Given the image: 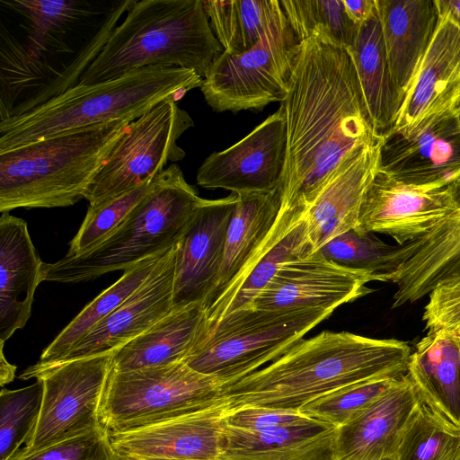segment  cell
I'll return each instance as SVG.
<instances>
[{
    "mask_svg": "<svg viewBox=\"0 0 460 460\" xmlns=\"http://www.w3.org/2000/svg\"><path fill=\"white\" fill-rule=\"evenodd\" d=\"M136 0H0V121L76 86Z\"/></svg>",
    "mask_w": 460,
    "mask_h": 460,
    "instance_id": "1",
    "label": "cell"
},
{
    "mask_svg": "<svg viewBox=\"0 0 460 460\" xmlns=\"http://www.w3.org/2000/svg\"><path fill=\"white\" fill-rule=\"evenodd\" d=\"M280 107L287 128L282 208H308L346 155L381 138L349 49L315 35L301 41Z\"/></svg>",
    "mask_w": 460,
    "mask_h": 460,
    "instance_id": "2",
    "label": "cell"
},
{
    "mask_svg": "<svg viewBox=\"0 0 460 460\" xmlns=\"http://www.w3.org/2000/svg\"><path fill=\"white\" fill-rule=\"evenodd\" d=\"M406 341L323 331L300 340L268 366L221 386L227 411L266 407L299 411L341 387L407 373Z\"/></svg>",
    "mask_w": 460,
    "mask_h": 460,
    "instance_id": "3",
    "label": "cell"
},
{
    "mask_svg": "<svg viewBox=\"0 0 460 460\" xmlns=\"http://www.w3.org/2000/svg\"><path fill=\"white\" fill-rule=\"evenodd\" d=\"M223 51L202 0H137L78 84L155 66L190 69L204 79Z\"/></svg>",
    "mask_w": 460,
    "mask_h": 460,
    "instance_id": "4",
    "label": "cell"
},
{
    "mask_svg": "<svg viewBox=\"0 0 460 460\" xmlns=\"http://www.w3.org/2000/svg\"><path fill=\"white\" fill-rule=\"evenodd\" d=\"M202 82L190 69L155 66L109 81L77 84L22 115L1 120L0 153L82 128L134 120L167 97L179 101Z\"/></svg>",
    "mask_w": 460,
    "mask_h": 460,
    "instance_id": "5",
    "label": "cell"
},
{
    "mask_svg": "<svg viewBox=\"0 0 460 460\" xmlns=\"http://www.w3.org/2000/svg\"><path fill=\"white\" fill-rule=\"evenodd\" d=\"M131 121L82 128L0 153V212L80 201Z\"/></svg>",
    "mask_w": 460,
    "mask_h": 460,
    "instance_id": "6",
    "label": "cell"
},
{
    "mask_svg": "<svg viewBox=\"0 0 460 460\" xmlns=\"http://www.w3.org/2000/svg\"><path fill=\"white\" fill-rule=\"evenodd\" d=\"M202 198L172 164L123 224L91 251L42 263V281L79 283L127 270L173 246Z\"/></svg>",
    "mask_w": 460,
    "mask_h": 460,
    "instance_id": "7",
    "label": "cell"
},
{
    "mask_svg": "<svg viewBox=\"0 0 460 460\" xmlns=\"http://www.w3.org/2000/svg\"><path fill=\"white\" fill-rule=\"evenodd\" d=\"M334 311L322 308L266 310L255 307L206 322L183 362L223 385L277 359Z\"/></svg>",
    "mask_w": 460,
    "mask_h": 460,
    "instance_id": "8",
    "label": "cell"
},
{
    "mask_svg": "<svg viewBox=\"0 0 460 460\" xmlns=\"http://www.w3.org/2000/svg\"><path fill=\"white\" fill-rule=\"evenodd\" d=\"M221 386L183 361L128 371L111 368L100 423L113 434L184 415L217 402Z\"/></svg>",
    "mask_w": 460,
    "mask_h": 460,
    "instance_id": "9",
    "label": "cell"
},
{
    "mask_svg": "<svg viewBox=\"0 0 460 460\" xmlns=\"http://www.w3.org/2000/svg\"><path fill=\"white\" fill-rule=\"evenodd\" d=\"M301 49L282 6L257 44L240 55L223 51L210 66L200 90L216 111L262 110L288 96Z\"/></svg>",
    "mask_w": 460,
    "mask_h": 460,
    "instance_id": "10",
    "label": "cell"
},
{
    "mask_svg": "<svg viewBox=\"0 0 460 460\" xmlns=\"http://www.w3.org/2000/svg\"><path fill=\"white\" fill-rule=\"evenodd\" d=\"M174 95L161 101L132 120L84 194L95 208L155 178L169 163L181 161L180 137L194 126L179 108Z\"/></svg>",
    "mask_w": 460,
    "mask_h": 460,
    "instance_id": "11",
    "label": "cell"
},
{
    "mask_svg": "<svg viewBox=\"0 0 460 460\" xmlns=\"http://www.w3.org/2000/svg\"><path fill=\"white\" fill-rule=\"evenodd\" d=\"M112 353L72 360L50 367L33 433L20 452H38L61 441L102 428L100 408L112 368Z\"/></svg>",
    "mask_w": 460,
    "mask_h": 460,
    "instance_id": "12",
    "label": "cell"
},
{
    "mask_svg": "<svg viewBox=\"0 0 460 460\" xmlns=\"http://www.w3.org/2000/svg\"><path fill=\"white\" fill-rule=\"evenodd\" d=\"M287 155V128L281 107L232 146L214 152L197 172V183L236 195L268 191L282 180Z\"/></svg>",
    "mask_w": 460,
    "mask_h": 460,
    "instance_id": "13",
    "label": "cell"
},
{
    "mask_svg": "<svg viewBox=\"0 0 460 460\" xmlns=\"http://www.w3.org/2000/svg\"><path fill=\"white\" fill-rule=\"evenodd\" d=\"M377 278L341 267L318 251L280 265L259 293L252 307L266 310L322 308L335 310L374 290L368 282Z\"/></svg>",
    "mask_w": 460,
    "mask_h": 460,
    "instance_id": "14",
    "label": "cell"
},
{
    "mask_svg": "<svg viewBox=\"0 0 460 460\" xmlns=\"http://www.w3.org/2000/svg\"><path fill=\"white\" fill-rule=\"evenodd\" d=\"M237 195L201 199L175 243L172 309L202 303L220 271Z\"/></svg>",
    "mask_w": 460,
    "mask_h": 460,
    "instance_id": "15",
    "label": "cell"
},
{
    "mask_svg": "<svg viewBox=\"0 0 460 460\" xmlns=\"http://www.w3.org/2000/svg\"><path fill=\"white\" fill-rule=\"evenodd\" d=\"M459 111L460 27L449 18L439 17L399 117L387 136H410Z\"/></svg>",
    "mask_w": 460,
    "mask_h": 460,
    "instance_id": "16",
    "label": "cell"
},
{
    "mask_svg": "<svg viewBox=\"0 0 460 460\" xmlns=\"http://www.w3.org/2000/svg\"><path fill=\"white\" fill-rule=\"evenodd\" d=\"M454 209L447 186L406 184L378 170L364 195L355 230L385 234L403 245L428 234Z\"/></svg>",
    "mask_w": 460,
    "mask_h": 460,
    "instance_id": "17",
    "label": "cell"
},
{
    "mask_svg": "<svg viewBox=\"0 0 460 460\" xmlns=\"http://www.w3.org/2000/svg\"><path fill=\"white\" fill-rule=\"evenodd\" d=\"M226 411L220 399L201 410L107 435L119 456L141 460H218Z\"/></svg>",
    "mask_w": 460,
    "mask_h": 460,
    "instance_id": "18",
    "label": "cell"
},
{
    "mask_svg": "<svg viewBox=\"0 0 460 460\" xmlns=\"http://www.w3.org/2000/svg\"><path fill=\"white\" fill-rule=\"evenodd\" d=\"M174 270L175 244L165 252L143 284L55 366L112 353L168 314L172 310Z\"/></svg>",
    "mask_w": 460,
    "mask_h": 460,
    "instance_id": "19",
    "label": "cell"
},
{
    "mask_svg": "<svg viewBox=\"0 0 460 460\" xmlns=\"http://www.w3.org/2000/svg\"><path fill=\"white\" fill-rule=\"evenodd\" d=\"M378 170L406 184L444 188L460 179V119L437 120L410 136L382 137Z\"/></svg>",
    "mask_w": 460,
    "mask_h": 460,
    "instance_id": "20",
    "label": "cell"
},
{
    "mask_svg": "<svg viewBox=\"0 0 460 460\" xmlns=\"http://www.w3.org/2000/svg\"><path fill=\"white\" fill-rule=\"evenodd\" d=\"M381 143L382 137L353 149L305 208L307 240L313 252L356 229L364 195L379 168Z\"/></svg>",
    "mask_w": 460,
    "mask_h": 460,
    "instance_id": "21",
    "label": "cell"
},
{
    "mask_svg": "<svg viewBox=\"0 0 460 460\" xmlns=\"http://www.w3.org/2000/svg\"><path fill=\"white\" fill-rule=\"evenodd\" d=\"M422 398L406 374L367 407L336 428L333 460L394 458L402 435Z\"/></svg>",
    "mask_w": 460,
    "mask_h": 460,
    "instance_id": "22",
    "label": "cell"
},
{
    "mask_svg": "<svg viewBox=\"0 0 460 460\" xmlns=\"http://www.w3.org/2000/svg\"><path fill=\"white\" fill-rule=\"evenodd\" d=\"M447 187L454 211L425 235L402 245V264L389 277L396 285L392 308L420 300L460 278V179Z\"/></svg>",
    "mask_w": 460,
    "mask_h": 460,
    "instance_id": "23",
    "label": "cell"
},
{
    "mask_svg": "<svg viewBox=\"0 0 460 460\" xmlns=\"http://www.w3.org/2000/svg\"><path fill=\"white\" fill-rule=\"evenodd\" d=\"M313 253L306 232L305 208H280L267 238L226 289L204 307L208 323L252 308L259 293L283 263Z\"/></svg>",
    "mask_w": 460,
    "mask_h": 460,
    "instance_id": "24",
    "label": "cell"
},
{
    "mask_svg": "<svg viewBox=\"0 0 460 460\" xmlns=\"http://www.w3.org/2000/svg\"><path fill=\"white\" fill-rule=\"evenodd\" d=\"M43 261L31 242L27 223L9 212L0 216V343L25 326Z\"/></svg>",
    "mask_w": 460,
    "mask_h": 460,
    "instance_id": "25",
    "label": "cell"
},
{
    "mask_svg": "<svg viewBox=\"0 0 460 460\" xmlns=\"http://www.w3.org/2000/svg\"><path fill=\"white\" fill-rule=\"evenodd\" d=\"M389 68L396 86L409 92L436 31L435 0H376Z\"/></svg>",
    "mask_w": 460,
    "mask_h": 460,
    "instance_id": "26",
    "label": "cell"
},
{
    "mask_svg": "<svg viewBox=\"0 0 460 460\" xmlns=\"http://www.w3.org/2000/svg\"><path fill=\"white\" fill-rule=\"evenodd\" d=\"M335 433L314 419L265 432L225 424L218 460H333Z\"/></svg>",
    "mask_w": 460,
    "mask_h": 460,
    "instance_id": "27",
    "label": "cell"
},
{
    "mask_svg": "<svg viewBox=\"0 0 460 460\" xmlns=\"http://www.w3.org/2000/svg\"><path fill=\"white\" fill-rule=\"evenodd\" d=\"M352 57L367 111L376 134L385 137L394 128L405 94L393 80L377 9L358 26Z\"/></svg>",
    "mask_w": 460,
    "mask_h": 460,
    "instance_id": "28",
    "label": "cell"
},
{
    "mask_svg": "<svg viewBox=\"0 0 460 460\" xmlns=\"http://www.w3.org/2000/svg\"><path fill=\"white\" fill-rule=\"evenodd\" d=\"M407 375L423 401L460 428V334L427 332L411 354Z\"/></svg>",
    "mask_w": 460,
    "mask_h": 460,
    "instance_id": "29",
    "label": "cell"
},
{
    "mask_svg": "<svg viewBox=\"0 0 460 460\" xmlns=\"http://www.w3.org/2000/svg\"><path fill=\"white\" fill-rule=\"evenodd\" d=\"M282 196V182L268 191L237 195L218 278L204 307L214 302L236 279L267 238L279 217Z\"/></svg>",
    "mask_w": 460,
    "mask_h": 460,
    "instance_id": "30",
    "label": "cell"
},
{
    "mask_svg": "<svg viewBox=\"0 0 460 460\" xmlns=\"http://www.w3.org/2000/svg\"><path fill=\"white\" fill-rule=\"evenodd\" d=\"M205 322L202 303L172 309L144 333L114 351L112 368L128 371L183 361Z\"/></svg>",
    "mask_w": 460,
    "mask_h": 460,
    "instance_id": "31",
    "label": "cell"
},
{
    "mask_svg": "<svg viewBox=\"0 0 460 460\" xmlns=\"http://www.w3.org/2000/svg\"><path fill=\"white\" fill-rule=\"evenodd\" d=\"M166 252V251H165ZM151 256L124 270L111 286L90 302L42 351L40 359L20 376L22 380L36 378L58 364L99 322L108 316L147 279L165 253Z\"/></svg>",
    "mask_w": 460,
    "mask_h": 460,
    "instance_id": "32",
    "label": "cell"
},
{
    "mask_svg": "<svg viewBox=\"0 0 460 460\" xmlns=\"http://www.w3.org/2000/svg\"><path fill=\"white\" fill-rule=\"evenodd\" d=\"M212 31L224 51L252 49L281 9L278 0H202Z\"/></svg>",
    "mask_w": 460,
    "mask_h": 460,
    "instance_id": "33",
    "label": "cell"
},
{
    "mask_svg": "<svg viewBox=\"0 0 460 460\" xmlns=\"http://www.w3.org/2000/svg\"><path fill=\"white\" fill-rule=\"evenodd\" d=\"M394 460H460V428L422 399L402 435Z\"/></svg>",
    "mask_w": 460,
    "mask_h": 460,
    "instance_id": "34",
    "label": "cell"
},
{
    "mask_svg": "<svg viewBox=\"0 0 460 460\" xmlns=\"http://www.w3.org/2000/svg\"><path fill=\"white\" fill-rule=\"evenodd\" d=\"M318 252L341 267L371 274L383 282L389 281L402 261V245H391L372 233L356 230L336 236Z\"/></svg>",
    "mask_w": 460,
    "mask_h": 460,
    "instance_id": "35",
    "label": "cell"
},
{
    "mask_svg": "<svg viewBox=\"0 0 460 460\" xmlns=\"http://www.w3.org/2000/svg\"><path fill=\"white\" fill-rule=\"evenodd\" d=\"M282 9L301 41L313 35L349 49L358 26L348 17L342 0H281Z\"/></svg>",
    "mask_w": 460,
    "mask_h": 460,
    "instance_id": "36",
    "label": "cell"
},
{
    "mask_svg": "<svg viewBox=\"0 0 460 460\" xmlns=\"http://www.w3.org/2000/svg\"><path fill=\"white\" fill-rule=\"evenodd\" d=\"M43 381L0 393V460H10L31 437L43 398Z\"/></svg>",
    "mask_w": 460,
    "mask_h": 460,
    "instance_id": "37",
    "label": "cell"
},
{
    "mask_svg": "<svg viewBox=\"0 0 460 460\" xmlns=\"http://www.w3.org/2000/svg\"><path fill=\"white\" fill-rule=\"evenodd\" d=\"M156 176L104 204L95 208L88 207L79 230L69 243L66 256L75 257L86 253L119 228L154 188Z\"/></svg>",
    "mask_w": 460,
    "mask_h": 460,
    "instance_id": "38",
    "label": "cell"
},
{
    "mask_svg": "<svg viewBox=\"0 0 460 460\" xmlns=\"http://www.w3.org/2000/svg\"><path fill=\"white\" fill-rule=\"evenodd\" d=\"M401 376L341 387L309 402L302 406L299 411L306 417L338 428L387 391Z\"/></svg>",
    "mask_w": 460,
    "mask_h": 460,
    "instance_id": "39",
    "label": "cell"
},
{
    "mask_svg": "<svg viewBox=\"0 0 460 460\" xmlns=\"http://www.w3.org/2000/svg\"><path fill=\"white\" fill-rule=\"evenodd\" d=\"M114 452L102 428L69 438L38 452H18L10 460H113Z\"/></svg>",
    "mask_w": 460,
    "mask_h": 460,
    "instance_id": "40",
    "label": "cell"
},
{
    "mask_svg": "<svg viewBox=\"0 0 460 460\" xmlns=\"http://www.w3.org/2000/svg\"><path fill=\"white\" fill-rule=\"evenodd\" d=\"M428 296L422 314L426 331L460 334V278L436 287Z\"/></svg>",
    "mask_w": 460,
    "mask_h": 460,
    "instance_id": "41",
    "label": "cell"
},
{
    "mask_svg": "<svg viewBox=\"0 0 460 460\" xmlns=\"http://www.w3.org/2000/svg\"><path fill=\"white\" fill-rule=\"evenodd\" d=\"M312 420L299 411L266 407H243L227 411L226 426L249 432H265L283 427L299 425Z\"/></svg>",
    "mask_w": 460,
    "mask_h": 460,
    "instance_id": "42",
    "label": "cell"
},
{
    "mask_svg": "<svg viewBox=\"0 0 460 460\" xmlns=\"http://www.w3.org/2000/svg\"><path fill=\"white\" fill-rule=\"evenodd\" d=\"M342 1L348 17L357 26L367 21L376 9V0Z\"/></svg>",
    "mask_w": 460,
    "mask_h": 460,
    "instance_id": "43",
    "label": "cell"
},
{
    "mask_svg": "<svg viewBox=\"0 0 460 460\" xmlns=\"http://www.w3.org/2000/svg\"><path fill=\"white\" fill-rule=\"evenodd\" d=\"M439 17H447L460 27V0H435Z\"/></svg>",
    "mask_w": 460,
    "mask_h": 460,
    "instance_id": "44",
    "label": "cell"
},
{
    "mask_svg": "<svg viewBox=\"0 0 460 460\" xmlns=\"http://www.w3.org/2000/svg\"><path fill=\"white\" fill-rule=\"evenodd\" d=\"M4 344L0 343V385L11 383L15 376L16 366L10 364L4 355Z\"/></svg>",
    "mask_w": 460,
    "mask_h": 460,
    "instance_id": "45",
    "label": "cell"
},
{
    "mask_svg": "<svg viewBox=\"0 0 460 460\" xmlns=\"http://www.w3.org/2000/svg\"><path fill=\"white\" fill-rule=\"evenodd\" d=\"M113 460H141V459L128 457V456H119V455L115 454Z\"/></svg>",
    "mask_w": 460,
    "mask_h": 460,
    "instance_id": "46",
    "label": "cell"
},
{
    "mask_svg": "<svg viewBox=\"0 0 460 460\" xmlns=\"http://www.w3.org/2000/svg\"><path fill=\"white\" fill-rule=\"evenodd\" d=\"M457 115H458V117H459V119H460V111H458Z\"/></svg>",
    "mask_w": 460,
    "mask_h": 460,
    "instance_id": "47",
    "label": "cell"
},
{
    "mask_svg": "<svg viewBox=\"0 0 460 460\" xmlns=\"http://www.w3.org/2000/svg\"><path fill=\"white\" fill-rule=\"evenodd\" d=\"M385 460H394V458L385 459Z\"/></svg>",
    "mask_w": 460,
    "mask_h": 460,
    "instance_id": "48",
    "label": "cell"
},
{
    "mask_svg": "<svg viewBox=\"0 0 460 460\" xmlns=\"http://www.w3.org/2000/svg\"><path fill=\"white\" fill-rule=\"evenodd\" d=\"M149 460H152V459H149ZM155 460H158V459H155Z\"/></svg>",
    "mask_w": 460,
    "mask_h": 460,
    "instance_id": "49",
    "label": "cell"
}]
</instances>
